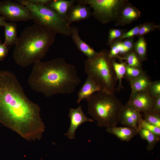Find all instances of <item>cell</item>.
<instances>
[{
	"instance_id": "5b68a950",
	"label": "cell",
	"mask_w": 160,
	"mask_h": 160,
	"mask_svg": "<svg viewBox=\"0 0 160 160\" xmlns=\"http://www.w3.org/2000/svg\"><path fill=\"white\" fill-rule=\"evenodd\" d=\"M109 51L103 49L84 62L85 71L100 90L114 93L117 81Z\"/></svg>"
},
{
	"instance_id": "cb8c5ba5",
	"label": "cell",
	"mask_w": 160,
	"mask_h": 160,
	"mask_svg": "<svg viewBox=\"0 0 160 160\" xmlns=\"http://www.w3.org/2000/svg\"><path fill=\"white\" fill-rule=\"evenodd\" d=\"M125 77L129 81L146 73L142 68L129 66L126 64Z\"/></svg>"
},
{
	"instance_id": "d4e9b609",
	"label": "cell",
	"mask_w": 160,
	"mask_h": 160,
	"mask_svg": "<svg viewBox=\"0 0 160 160\" xmlns=\"http://www.w3.org/2000/svg\"><path fill=\"white\" fill-rule=\"evenodd\" d=\"M160 26L156 25L153 22L145 23L140 24L139 31L137 36H143L144 35L149 33L156 29H159Z\"/></svg>"
},
{
	"instance_id": "484cf974",
	"label": "cell",
	"mask_w": 160,
	"mask_h": 160,
	"mask_svg": "<svg viewBox=\"0 0 160 160\" xmlns=\"http://www.w3.org/2000/svg\"><path fill=\"white\" fill-rule=\"evenodd\" d=\"M137 124L138 129H145L160 137V127L148 123L142 118V117L139 120Z\"/></svg>"
},
{
	"instance_id": "8992f818",
	"label": "cell",
	"mask_w": 160,
	"mask_h": 160,
	"mask_svg": "<svg viewBox=\"0 0 160 160\" xmlns=\"http://www.w3.org/2000/svg\"><path fill=\"white\" fill-rule=\"evenodd\" d=\"M30 10L32 20L37 24L48 28L63 36H71V26L67 20L60 16L55 11L44 4H35L26 0H17Z\"/></svg>"
},
{
	"instance_id": "2e32d148",
	"label": "cell",
	"mask_w": 160,
	"mask_h": 160,
	"mask_svg": "<svg viewBox=\"0 0 160 160\" xmlns=\"http://www.w3.org/2000/svg\"><path fill=\"white\" fill-rule=\"evenodd\" d=\"M106 131L115 135L121 140L128 142L138 133V130L128 127H110L107 128Z\"/></svg>"
},
{
	"instance_id": "4316f807",
	"label": "cell",
	"mask_w": 160,
	"mask_h": 160,
	"mask_svg": "<svg viewBox=\"0 0 160 160\" xmlns=\"http://www.w3.org/2000/svg\"><path fill=\"white\" fill-rule=\"evenodd\" d=\"M144 119L148 123L160 127V113H143Z\"/></svg>"
},
{
	"instance_id": "44dd1931",
	"label": "cell",
	"mask_w": 160,
	"mask_h": 160,
	"mask_svg": "<svg viewBox=\"0 0 160 160\" xmlns=\"http://www.w3.org/2000/svg\"><path fill=\"white\" fill-rule=\"evenodd\" d=\"M138 133L142 139L148 142L147 148L149 151L152 150L156 144L160 141V136L145 129H138Z\"/></svg>"
},
{
	"instance_id": "1f68e13d",
	"label": "cell",
	"mask_w": 160,
	"mask_h": 160,
	"mask_svg": "<svg viewBox=\"0 0 160 160\" xmlns=\"http://www.w3.org/2000/svg\"><path fill=\"white\" fill-rule=\"evenodd\" d=\"M8 52V46L2 43L0 40V61H3L6 57Z\"/></svg>"
},
{
	"instance_id": "f1b7e54d",
	"label": "cell",
	"mask_w": 160,
	"mask_h": 160,
	"mask_svg": "<svg viewBox=\"0 0 160 160\" xmlns=\"http://www.w3.org/2000/svg\"><path fill=\"white\" fill-rule=\"evenodd\" d=\"M125 30L111 29L109 31L107 44L110 45L114 41L119 38L124 32Z\"/></svg>"
},
{
	"instance_id": "ffe728a7",
	"label": "cell",
	"mask_w": 160,
	"mask_h": 160,
	"mask_svg": "<svg viewBox=\"0 0 160 160\" xmlns=\"http://www.w3.org/2000/svg\"><path fill=\"white\" fill-rule=\"evenodd\" d=\"M133 50L142 63L147 60V43L143 36L139 37L138 40L134 43Z\"/></svg>"
},
{
	"instance_id": "4fadbf2b",
	"label": "cell",
	"mask_w": 160,
	"mask_h": 160,
	"mask_svg": "<svg viewBox=\"0 0 160 160\" xmlns=\"http://www.w3.org/2000/svg\"><path fill=\"white\" fill-rule=\"evenodd\" d=\"M73 5L68 11L66 20L70 25L72 23L89 19L92 15L91 8L87 5L79 3Z\"/></svg>"
},
{
	"instance_id": "ac0fdd59",
	"label": "cell",
	"mask_w": 160,
	"mask_h": 160,
	"mask_svg": "<svg viewBox=\"0 0 160 160\" xmlns=\"http://www.w3.org/2000/svg\"><path fill=\"white\" fill-rule=\"evenodd\" d=\"M129 81L132 89L131 94L147 90L152 81L146 73Z\"/></svg>"
},
{
	"instance_id": "4dcf8cb0",
	"label": "cell",
	"mask_w": 160,
	"mask_h": 160,
	"mask_svg": "<svg viewBox=\"0 0 160 160\" xmlns=\"http://www.w3.org/2000/svg\"><path fill=\"white\" fill-rule=\"evenodd\" d=\"M121 43L126 54L133 50L134 43L133 37L126 39Z\"/></svg>"
},
{
	"instance_id": "ba28073f",
	"label": "cell",
	"mask_w": 160,
	"mask_h": 160,
	"mask_svg": "<svg viewBox=\"0 0 160 160\" xmlns=\"http://www.w3.org/2000/svg\"><path fill=\"white\" fill-rule=\"evenodd\" d=\"M0 14L5 20L13 22L32 20L31 12L27 7L10 0L0 1Z\"/></svg>"
},
{
	"instance_id": "8fae6325",
	"label": "cell",
	"mask_w": 160,
	"mask_h": 160,
	"mask_svg": "<svg viewBox=\"0 0 160 160\" xmlns=\"http://www.w3.org/2000/svg\"><path fill=\"white\" fill-rule=\"evenodd\" d=\"M141 15L140 11L128 1L123 5L115 25L118 27L129 25L138 19Z\"/></svg>"
},
{
	"instance_id": "83f0119b",
	"label": "cell",
	"mask_w": 160,
	"mask_h": 160,
	"mask_svg": "<svg viewBox=\"0 0 160 160\" xmlns=\"http://www.w3.org/2000/svg\"><path fill=\"white\" fill-rule=\"evenodd\" d=\"M147 91L148 94L153 98L160 95V81H151Z\"/></svg>"
},
{
	"instance_id": "52a82bcc",
	"label": "cell",
	"mask_w": 160,
	"mask_h": 160,
	"mask_svg": "<svg viewBox=\"0 0 160 160\" xmlns=\"http://www.w3.org/2000/svg\"><path fill=\"white\" fill-rule=\"evenodd\" d=\"M128 0H76L77 3L92 8V15L103 24L116 22L122 8Z\"/></svg>"
},
{
	"instance_id": "7402d4cb",
	"label": "cell",
	"mask_w": 160,
	"mask_h": 160,
	"mask_svg": "<svg viewBox=\"0 0 160 160\" xmlns=\"http://www.w3.org/2000/svg\"><path fill=\"white\" fill-rule=\"evenodd\" d=\"M116 58H113L112 64L116 75L119 84L117 89L118 91H120L123 88L122 84V79L125 76L126 73L125 63L123 61H120L118 63L116 61Z\"/></svg>"
},
{
	"instance_id": "5bb4252c",
	"label": "cell",
	"mask_w": 160,
	"mask_h": 160,
	"mask_svg": "<svg viewBox=\"0 0 160 160\" xmlns=\"http://www.w3.org/2000/svg\"><path fill=\"white\" fill-rule=\"evenodd\" d=\"M71 36L77 49L87 57V59L94 57L97 52L81 39L79 34V28L75 26H71Z\"/></svg>"
},
{
	"instance_id": "d6a6232c",
	"label": "cell",
	"mask_w": 160,
	"mask_h": 160,
	"mask_svg": "<svg viewBox=\"0 0 160 160\" xmlns=\"http://www.w3.org/2000/svg\"><path fill=\"white\" fill-rule=\"evenodd\" d=\"M154 112L160 113V95L154 98Z\"/></svg>"
},
{
	"instance_id": "e0dca14e",
	"label": "cell",
	"mask_w": 160,
	"mask_h": 160,
	"mask_svg": "<svg viewBox=\"0 0 160 160\" xmlns=\"http://www.w3.org/2000/svg\"><path fill=\"white\" fill-rule=\"evenodd\" d=\"M100 90L99 87L88 76L78 93L77 103H79L84 99L87 100L93 94Z\"/></svg>"
},
{
	"instance_id": "277c9868",
	"label": "cell",
	"mask_w": 160,
	"mask_h": 160,
	"mask_svg": "<svg viewBox=\"0 0 160 160\" xmlns=\"http://www.w3.org/2000/svg\"><path fill=\"white\" fill-rule=\"evenodd\" d=\"M88 113L101 127L116 126L124 105L113 93L100 90L87 100Z\"/></svg>"
},
{
	"instance_id": "7a4b0ae2",
	"label": "cell",
	"mask_w": 160,
	"mask_h": 160,
	"mask_svg": "<svg viewBox=\"0 0 160 160\" xmlns=\"http://www.w3.org/2000/svg\"><path fill=\"white\" fill-rule=\"evenodd\" d=\"M81 82L75 66L62 57L34 64L28 79L32 89L47 97L71 94Z\"/></svg>"
},
{
	"instance_id": "836d02e7",
	"label": "cell",
	"mask_w": 160,
	"mask_h": 160,
	"mask_svg": "<svg viewBox=\"0 0 160 160\" xmlns=\"http://www.w3.org/2000/svg\"><path fill=\"white\" fill-rule=\"evenodd\" d=\"M30 3L35 4L45 5L50 0H26Z\"/></svg>"
},
{
	"instance_id": "9c48e42d",
	"label": "cell",
	"mask_w": 160,
	"mask_h": 160,
	"mask_svg": "<svg viewBox=\"0 0 160 160\" xmlns=\"http://www.w3.org/2000/svg\"><path fill=\"white\" fill-rule=\"evenodd\" d=\"M154 98L152 97L147 90L131 94L127 102L141 113L154 112Z\"/></svg>"
},
{
	"instance_id": "e575fe53",
	"label": "cell",
	"mask_w": 160,
	"mask_h": 160,
	"mask_svg": "<svg viewBox=\"0 0 160 160\" xmlns=\"http://www.w3.org/2000/svg\"><path fill=\"white\" fill-rule=\"evenodd\" d=\"M7 23L0 14V26L4 27L5 25Z\"/></svg>"
},
{
	"instance_id": "603a6c76",
	"label": "cell",
	"mask_w": 160,
	"mask_h": 160,
	"mask_svg": "<svg viewBox=\"0 0 160 160\" xmlns=\"http://www.w3.org/2000/svg\"><path fill=\"white\" fill-rule=\"evenodd\" d=\"M121 61L123 60L127 65L135 67L142 68V63L133 50L130 51L121 56L116 57Z\"/></svg>"
},
{
	"instance_id": "3957f363",
	"label": "cell",
	"mask_w": 160,
	"mask_h": 160,
	"mask_svg": "<svg viewBox=\"0 0 160 160\" xmlns=\"http://www.w3.org/2000/svg\"><path fill=\"white\" fill-rule=\"evenodd\" d=\"M56 34L36 24L25 28L15 44L13 57L16 63L25 68L41 61L53 44Z\"/></svg>"
},
{
	"instance_id": "d6986e66",
	"label": "cell",
	"mask_w": 160,
	"mask_h": 160,
	"mask_svg": "<svg viewBox=\"0 0 160 160\" xmlns=\"http://www.w3.org/2000/svg\"><path fill=\"white\" fill-rule=\"evenodd\" d=\"M4 27L5 40L4 43L7 46L15 44L17 40V25L13 22H10Z\"/></svg>"
},
{
	"instance_id": "7c38bea8",
	"label": "cell",
	"mask_w": 160,
	"mask_h": 160,
	"mask_svg": "<svg viewBox=\"0 0 160 160\" xmlns=\"http://www.w3.org/2000/svg\"><path fill=\"white\" fill-rule=\"evenodd\" d=\"M142 117L141 113L130 104L124 105L121 112L119 123L138 130L137 122Z\"/></svg>"
},
{
	"instance_id": "f546056e",
	"label": "cell",
	"mask_w": 160,
	"mask_h": 160,
	"mask_svg": "<svg viewBox=\"0 0 160 160\" xmlns=\"http://www.w3.org/2000/svg\"><path fill=\"white\" fill-rule=\"evenodd\" d=\"M140 27V24L137 25L127 32H124L117 40L122 41L124 39L133 38L137 36Z\"/></svg>"
},
{
	"instance_id": "30bf717a",
	"label": "cell",
	"mask_w": 160,
	"mask_h": 160,
	"mask_svg": "<svg viewBox=\"0 0 160 160\" xmlns=\"http://www.w3.org/2000/svg\"><path fill=\"white\" fill-rule=\"evenodd\" d=\"M68 115L70 119V125L65 135L71 139L75 138L76 130L81 124L87 122L94 121L93 119L87 117L83 111L81 105L76 108H70Z\"/></svg>"
},
{
	"instance_id": "6da1fadb",
	"label": "cell",
	"mask_w": 160,
	"mask_h": 160,
	"mask_svg": "<svg viewBox=\"0 0 160 160\" xmlns=\"http://www.w3.org/2000/svg\"><path fill=\"white\" fill-rule=\"evenodd\" d=\"M39 105L30 100L16 76L0 71V123L28 141L39 140L45 127Z\"/></svg>"
},
{
	"instance_id": "9a60e30c",
	"label": "cell",
	"mask_w": 160,
	"mask_h": 160,
	"mask_svg": "<svg viewBox=\"0 0 160 160\" xmlns=\"http://www.w3.org/2000/svg\"><path fill=\"white\" fill-rule=\"evenodd\" d=\"M76 2L75 0H50L45 5L66 20L68 11Z\"/></svg>"
}]
</instances>
